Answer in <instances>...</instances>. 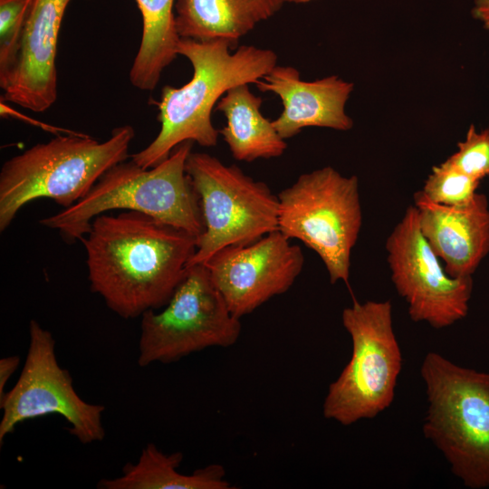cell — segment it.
<instances>
[{"instance_id":"obj_3","label":"cell","mask_w":489,"mask_h":489,"mask_svg":"<svg viewBox=\"0 0 489 489\" xmlns=\"http://www.w3.org/2000/svg\"><path fill=\"white\" fill-rule=\"evenodd\" d=\"M193 143L179 144L168 158L149 168L133 160L118 163L85 197L39 223L73 243L82 239L96 216L122 209L145 214L198 237L204 231L199 197L186 172Z\"/></svg>"},{"instance_id":"obj_4","label":"cell","mask_w":489,"mask_h":489,"mask_svg":"<svg viewBox=\"0 0 489 489\" xmlns=\"http://www.w3.org/2000/svg\"><path fill=\"white\" fill-rule=\"evenodd\" d=\"M134 137L130 125L115 128L105 141L57 135L6 160L0 171V231L35 199L51 198L63 208L75 204L106 171L127 159Z\"/></svg>"},{"instance_id":"obj_8","label":"cell","mask_w":489,"mask_h":489,"mask_svg":"<svg viewBox=\"0 0 489 489\" xmlns=\"http://www.w3.org/2000/svg\"><path fill=\"white\" fill-rule=\"evenodd\" d=\"M186 172L197 191L204 231L188 266L227 247L252 244L278 230L279 201L269 187L205 152H192Z\"/></svg>"},{"instance_id":"obj_5","label":"cell","mask_w":489,"mask_h":489,"mask_svg":"<svg viewBox=\"0 0 489 489\" xmlns=\"http://www.w3.org/2000/svg\"><path fill=\"white\" fill-rule=\"evenodd\" d=\"M420 374L428 401L425 436L465 486L489 488V373L428 352Z\"/></svg>"},{"instance_id":"obj_14","label":"cell","mask_w":489,"mask_h":489,"mask_svg":"<svg viewBox=\"0 0 489 489\" xmlns=\"http://www.w3.org/2000/svg\"><path fill=\"white\" fill-rule=\"evenodd\" d=\"M255 86L259 91L274 93L281 99L283 110L273 124L284 139L309 127L340 131L353 128V120L347 114L345 107L354 83L337 75L308 82L301 79L296 68L275 65Z\"/></svg>"},{"instance_id":"obj_11","label":"cell","mask_w":489,"mask_h":489,"mask_svg":"<svg viewBox=\"0 0 489 489\" xmlns=\"http://www.w3.org/2000/svg\"><path fill=\"white\" fill-rule=\"evenodd\" d=\"M387 261L410 319L435 329L464 319L473 292L472 277H452L421 233L415 206L408 207L386 242Z\"/></svg>"},{"instance_id":"obj_16","label":"cell","mask_w":489,"mask_h":489,"mask_svg":"<svg viewBox=\"0 0 489 489\" xmlns=\"http://www.w3.org/2000/svg\"><path fill=\"white\" fill-rule=\"evenodd\" d=\"M283 4L282 0H176V27L180 38L224 39L235 45Z\"/></svg>"},{"instance_id":"obj_7","label":"cell","mask_w":489,"mask_h":489,"mask_svg":"<svg viewBox=\"0 0 489 489\" xmlns=\"http://www.w3.org/2000/svg\"><path fill=\"white\" fill-rule=\"evenodd\" d=\"M352 353L340 376L330 384L322 413L342 426L373 418L388 408L402 366L393 329L390 301L353 303L342 311Z\"/></svg>"},{"instance_id":"obj_19","label":"cell","mask_w":489,"mask_h":489,"mask_svg":"<svg viewBox=\"0 0 489 489\" xmlns=\"http://www.w3.org/2000/svg\"><path fill=\"white\" fill-rule=\"evenodd\" d=\"M135 1L142 16V35L129 80L141 91H153L163 71L178 54L180 37L175 20L176 0Z\"/></svg>"},{"instance_id":"obj_10","label":"cell","mask_w":489,"mask_h":489,"mask_svg":"<svg viewBox=\"0 0 489 489\" xmlns=\"http://www.w3.org/2000/svg\"><path fill=\"white\" fill-rule=\"evenodd\" d=\"M0 445L18 424L51 414L62 417L68 432L82 444L105 437V407L88 403L77 394L69 370L57 360L53 334L35 320L29 323V346L21 374L0 399Z\"/></svg>"},{"instance_id":"obj_25","label":"cell","mask_w":489,"mask_h":489,"mask_svg":"<svg viewBox=\"0 0 489 489\" xmlns=\"http://www.w3.org/2000/svg\"><path fill=\"white\" fill-rule=\"evenodd\" d=\"M283 3L306 4L317 0H282Z\"/></svg>"},{"instance_id":"obj_6","label":"cell","mask_w":489,"mask_h":489,"mask_svg":"<svg viewBox=\"0 0 489 489\" xmlns=\"http://www.w3.org/2000/svg\"><path fill=\"white\" fill-rule=\"evenodd\" d=\"M277 197L278 230L314 251L332 284L349 286L350 255L362 226L358 177L326 166L302 174Z\"/></svg>"},{"instance_id":"obj_1","label":"cell","mask_w":489,"mask_h":489,"mask_svg":"<svg viewBox=\"0 0 489 489\" xmlns=\"http://www.w3.org/2000/svg\"><path fill=\"white\" fill-rule=\"evenodd\" d=\"M197 239L136 211L101 214L81 240L91 291L126 320L160 309L182 280Z\"/></svg>"},{"instance_id":"obj_21","label":"cell","mask_w":489,"mask_h":489,"mask_svg":"<svg viewBox=\"0 0 489 489\" xmlns=\"http://www.w3.org/2000/svg\"><path fill=\"white\" fill-rule=\"evenodd\" d=\"M446 161L461 172L482 180L489 176V129L476 130L471 124L457 150Z\"/></svg>"},{"instance_id":"obj_15","label":"cell","mask_w":489,"mask_h":489,"mask_svg":"<svg viewBox=\"0 0 489 489\" xmlns=\"http://www.w3.org/2000/svg\"><path fill=\"white\" fill-rule=\"evenodd\" d=\"M422 235L452 277H472L489 254V204L476 193L466 205L446 206L414 195Z\"/></svg>"},{"instance_id":"obj_22","label":"cell","mask_w":489,"mask_h":489,"mask_svg":"<svg viewBox=\"0 0 489 489\" xmlns=\"http://www.w3.org/2000/svg\"><path fill=\"white\" fill-rule=\"evenodd\" d=\"M32 2L0 0V71L14 59Z\"/></svg>"},{"instance_id":"obj_9","label":"cell","mask_w":489,"mask_h":489,"mask_svg":"<svg viewBox=\"0 0 489 489\" xmlns=\"http://www.w3.org/2000/svg\"><path fill=\"white\" fill-rule=\"evenodd\" d=\"M140 318V367L173 363L211 347H231L242 330L201 264L187 268L162 311L149 310Z\"/></svg>"},{"instance_id":"obj_20","label":"cell","mask_w":489,"mask_h":489,"mask_svg":"<svg viewBox=\"0 0 489 489\" xmlns=\"http://www.w3.org/2000/svg\"><path fill=\"white\" fill-rule=\"evenodd\" d=\"M480 180L475 179L446 160L432 168L421 192L432 202L446 206L468 204L477 193Z\"/></svg>"},{"instance_id":"obj_12","label":"cell","mask_w":489,"mask_h":489,"mask_svg":"<svg viewBox=\"0 0 489 489\" xmlns=\"http://www.w3.org/2000/svg\"><path fill=\"white\" fill-rule=\"evenodd\" d=\"M290 240L275 230L252 244L220 250L204 264L234 316L252 313L292 286L304 255Z\"/></svg>"},{"instance_id":"obj_2","label":"cell","mask_w":489,"mask_h":489,"mask_svg":"<svg viewBox=\"0 0 489 489\" xmlns=\"http://www.w3.org/2000/svg\"><path fill=\"white\" fill-rule=\"evenodd\" d=\"M231 46L224 39H179L177 53L190 62L192 78L181 87L162 89L158 103L160 130L150 144L131 155V160L149 168L183 142L202 147L217 144L219 130L211 121L215 105L231 88L255 84L277 65V55L270 49L242 45L231 53Z\"/></svg>"},{"instance_id":"obj_18","label":"cell","mask_w":489,"mask_h":489,"mask_svg":"<svg viewBox=\"0 0 489 489\" xmlns=\"http://www.w3.org/2000/svg\"><path fill=\"white\" fill-rule=\"evenodd\" d=\"M183 460L181 452L165 454L153 443L141 450L135 464L127 463L122 475L101 479L100 489H232L223 465L211 464L184 475L177 471Z\"/></svg>"},{"instance_id":"obj_23","label":"cell","mask_w":489,"mask_h":489,"mask_svg":"<svg viewBox=\"0 0 489 489\" xmlns=\"http://www.w3.org/2000/svg\"><path fill=\"white\" fill-rule=\"evenodd\" d=\"M20 363V357L12 355L0 360V399L5 394V388L17 369Z\"/></svg>"},{"instance_id":"obj_13","label":"cell","mask_w":489,"mask_h":489,"mask_svg":"<svg viewBox=\"0 0 489 489\" xmlns=\"http://www.w3.org/2000/svg\"><path fill=\"white\" fill-rule=\"evenodd\" d=\"M72 0H33L14 59L0 71L4 101L43 112L57 99L56 50Z\"/></svg>"},{"instance_id":"obj_24","label":"cell","mask_w":489,"mask_h":489,"mask_svg":"<svg viewBox=\"0 0 489 489\" xmlns=\"http://www.w3.org/2000/svg\"><path fill=\"white\" fill-rule=\"evenodd\" d=\"M471 14L489 31V0H474Z\"/></svg>"},{"instance_id":"obj_17","label":"cell","mask_w":489,"mask_h":489,"mask_svg":"<svg viewBox=\"0 0 489 489\" xmlns=\"http://www.w3.org/2000/svg\"><path fill=\"white\" fill-rule=\"evenodd\" d=\"M263 100L248 84L231 88L218 101L216 110L223 113L225 126L219 130L224 141L238 161L281 157L287 143L275 129L273 120L261 112Z\"/></svg>"}]
</instances>
